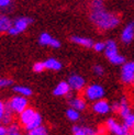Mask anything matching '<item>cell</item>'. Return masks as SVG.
Listing matches in <instances>:
<instances>
[{
  "mask_svg": "<svg viewBox=\"0 0 134 135\" xmlns=\"http://www.w3.org/2000/svg\"><path fill=\"white\" fill-rule=\"evenodd\" d=\"M89 19L96 28L102 31H108L117 28L121 21L117 13L107 10L106 7L99 10H90Z\"/></svg>",
  "mask_w": 134,
  "mask_h": 135,
  "instance_id": "obj_1",
  "label": "cell"
},
{
  "mask_svg": "<svg viewBox=\"0 0 134 135\" xmlns=\"http://www.w3.org/2000/svg\"><path fill=\"white\" fill-rule=\"evenodd\" d=\"M84 96L86 100H89V101H99V100H102L104 97V89L101 85H98V84H92L87 86L85 90H84Z\"/></svg>",
  "mask_w": 134,
  "mask_h": 135,
  "instance_id": "obj_2",
  "label": "cell"
},
{
  "mask_svg": "<svg viewBox=\"0 0 134 135\" xmlns=\"http://www.w3.org/2000/svg\"><path fill=\"white\" fill-rule=\"evenodd\" d=\"M6 103L9 105V108L12 110V112L15 114H18V115H20L24 110H26L29 108L28 98L22 97V96H18V94L15 97H12L9 101H7Z\"/></svg>",
  "mask_w": 134,
  "mask_h": 135,
  "instance_id": "obj_3",
  "label": "cell"
},
{
  "mask_svg": "<svg viewBox=\"0 0 134 135\" xmlns=\"http://www.w3.org/2000/svg\"><path fill=\"white\" fill-rule=\"evenodd\" d=\"M107 129H108L112 134L114 135H130V130L126 127L123 123H119L114 119H108L107 120Z\"/></svg>",
  "mask_w": 134,
  "mask_h": 135,
  "instance_id": "obj_4",
  "label": "cell"
},
{
  "mask_svg": "<svg viewBox=\"0 0 134 135\" xmlns=\"http://www.w3.org/2000/svg\"><path fill=\"white\" fill-rule=\"evenodd\" d=\"M121 80L126 85L134 84V62H126L121 68Z\"/></svg>",
  "mask_w": 134,
  "mask_h": 135,
  "instance_id": "obj_5",
  "label": "cell"
},
{
  "mask_svg": "<svg viewBox=\"0 0 134 135\" xmlns=\"http://www.w3.org/2000/svg\"><path fill=\"white\" fill-rule=\"evenodd\" d=\"M67 83H68L70 89L76 92H80V91L85 90V88H86L85 78L83 76L78 75V74H73V75H70L68 80H67Z\"/></svg>",
  "mask_w": 134,
  "mask_h": 135,
  "instance_id": "obj_6",
  "label": "cell"
},
{
  "mask_svg": "<svg viewBox=\"0 0 134 135\" xmlns=\"http://www.w3.org/2000/svg\"><path fill=\"white\" fill-rule=\"evenodd\" d=\"M67 98H68L69 108H71V109H75L79 112L84 111L86 109L87 103H86V100L84 98L79 97V96H74V94H71V92L67 96Z\"/></svg>",
  "mask_w": 134,
  "mask_h": 135,
  "instance_id": "obj_7",
  "label": "cell"
},
{
  "mask_svg": "<svg viewBox=\"0 0 134 135\" xmlns=\"http://www.w3.org/2000/svg\"><path fill=\"white\" fill-rule=\"evenodd\" d=\"M39 43L43 46H51L52 49H59L61 47V42L57 38H54L49 33H42L39 37Z\"/></svg>",
  "mask_w": 134,
  "mask_h": 135,
  "instance_id": "obj_8",
  "label": "cell"
},
{
  "mask_svg": "<svg viewBox=\"0 0 134 135\" xmlns=\"http://www.w3.org/2000/svg\"><path fill=\"white\" fill-rule=\"evenodd\" d=\"M36 111L33 109V108H28L26 110H24L21 114L19 115V123L21 126H23V129L26 126V125H29L31 123V121L35 118L36 115Z\"/></svg>",
  "mask_w": 134,
  "mask_h": 135,
  "instance_id": "obj_9",
  "label": "cell"
},
{
  "mask_svg": "<svg viewBox=\"0 0 134 135\" xmlns=\"http://www.w3.org/2000/svg\"><path fill=\"white\" fill-rule=\"evenodd\" d=\"M92 110L93 112H96L98 114H107L111 111V104L108 102L107 100H99V101H96L93 102L92 104Z\"/></svg>",
  "mask_w": 134,
  "mask_h": 135,
  "instance_id": "obj_10",
  "label": "cell"
},
{
  "mask_svg": "<svg viewBox=\"0 0 134 135\" xmlns=\"http://www.w3.org/2000/svg\"><path fill=\"white\" fill-rule=\"evenodd\" d=\"M33 22V19L32 18H29V17H19L17 18L15 21H13V28L17 29L20 33L21 32H24L28 26Z\"/></svg>",
  "mask_w": 134,
  "mask_h": 135,
  "instance_id": "obj_11",
  "label": "cell"
},
{
  "mask_svg": "<svg viewBox=\"0 0 134 135\" xmlns=\"http://www.w3.org/2000/svg\"><path fill=\"white\" fill-rule=\"evenodd\" d=\"M134 40V23H129L121 32V41L125 44L131 43Z\"/></svg>",
  "mask_w": 134,
  "mask_h": 135,
  "instance_id": "obj_12",
  "label": "cell"
},
{
  "mask_svg": "<svg viewBox=\"0 0 134 135\" xmlns=\"http://www.w3.org/2000/svg\"><path fill=\"white\" fill-rule=\"evenodd\" d=\"M119 53L118 51V45L117 42L113 41V40H108L106 42V50H104V55L108 59H111L112 57L117 56Z\"/></svg>",
  "mask_w": 134,
  "mask_h": 135,
  "instance_id": "obj_13",
  "label": "cell"
},
{
  "mask_svg": "<svg viewBox=\"0 0 134 135\" xmlns=\"http://www.w3.org/2000/svg\"><path fill=\"white\" fill-rule=\"evenodd\" d=\"M70 87L67 81H61L58 83L57 86L53 90V94L56 97H64V96H68L70 93Z\"/></svg>",
  "mask_w": 134,
  "mask_h": 135,
  "instance_id": "obj_14",
  "label": "cell"
},
{
  "mask_svg": "<svg viewBox=\"0 0 134 135\" xmlns=\"http://www.w3.org/2000/svg\"><path fill=\"white\" fill-rule=\"evenodd\" d=\"M71 132L74 135H99V132L89 126H79L74 125L71 127Z\"/></svg>",
  "mask_w": 134,
  "mask_h": 135,
  "instance_id": "obj_15",
  "label": "cell"
},
{
  "mask_svg": "<svg viewBox=\"0 0 134 135\" xmlns=\"http://www.w3.org/2000/svg\"><path fill=\"white\" fill-rule=\"evenodd\" d=\"M119 104H120V108H119V112L118 113L120 114V117H121L122 120H123V119H125L126 117L130 115V114L132 113L131 107H130V104H129L128 100H126L125 97H122L121 99H120Z\"/></svg>",
  "mask_w": 134,
  "mask_h": 135,
  "instance_id": "obj_16",
  "label": "cell"
},
{
  "mask_svg": "<svg viewBox=\"0 0 134 135\" xmlns=\"http://www.w3.org/2000/svg\"><path fill=\"white\" fill-rule=\"evenodd\" d=\"M13 26V21L3 13H0V33H8Z\"/></svg>",
  "mask_w": 134,
  "mask_h": 135,
  "instance_id": "obj_17",
  "label": "cell"
},
{
  "mask_svg": "<svg viewBox=\"0 0 134 135\" xmlns=\"http://www.w3.org/2000/svg\"><path fill=\"white\" fill-rule=\"evenodd\" d=\"M70 41L74 42V43H76V44H78V45H82V46L86 47V49H91V47H93V44H95V42H93L90 37L78 36V35L71 36Z\"/></svg>",
  "mask_w": 134,
  "mask_h": 135,
  "instance_id": "obj_18",
  "label": "cell"
},
{
  "mask_svg": "<svg viewBox=\"0 0 134 135\" xmlns=\"http://www.w3.org/2000/svg\"><path fill=\"white\" fill-rule=\"evenodd\" d=\"M13 122H15V113L12 112V110L9 108V105L6 103V110H4L3 118L1 120V124L4 126H8Z\"/></svg>",
  "mask_w": 134,
  "mask_h": 135,
  "instance_id": "obj_19",
  "label": "cell"
},
{
  "mask_svg": "<svg viewBox=\"0 0 134 135\" xmlns=\"http://www.w3.org/2000/svg\"><path fill=\"white\" fill-rule=\"evenodd\" d=\"M44 65H45V69L54 70V71L61 70L62 67H63L62 63L59 62L58 59H56V58H47L44 62Z\"/></svg>",
  "mask_w": 134,
  "mask_h": 135,
  "instance_id": "obj_20",
  "label": "cell"
},
{
  "mask_svg": "<svg viewBox=\"0 0 134 135\" xmlns=\"http://www.w3.org/2000/svg\"><path fill=\"white\" fill-rule=\"evenodd\" d=\"M42 122H43V119H42V117H41V114L37 112V113H36V115H35V118L31 121V123L24 127L25 132H29V131H32V130H35V129H37V127L42 126V125H43Z\"/></svg>",
  "mask_w": 134,
  "mask_h": 135,
  "instance_id": "obj_21",
  "label": "cell"
},
{
  "mask_svg": "<svg viewBox=\"0 0 134 135\" xmlns=\"http://www.w3.org/2000/svg\"><path fill=\"white\" fill-rule=\"evenodd\" d=\"M13 91H15L18 96H22V97H25L28 98L30 96H32V89L29 88V87H25V86H15L13 87Z\"/></svg>",
  "mask_w": 134,
  "mask_h": 135,
  "instance_id": "obj_22",
  "label": "cell"
},
{
  "mask_svg": "<svg viewBox=\"0 0 134 135\" xmlns=\"http://www.w3.org/2000/svg\"><path fill=\"white\" fill-rule=\"evenodd\" d=\"M7 130H8V135H24L21 131V125L16 121L7 126Z\"/></svg>",
  "mask_w": 134,
  "mask_h": 135,
  "instance_id": "obj_23",
  "label": "cell"
},
{
  "mask_svg": "<svg viewBox=\"0 0 134 135\" xmlns=\"http://www.w3.org/2000/svg\"><path fill=\"white\" fill-rule=\"evenodd\" d=\"M66 117L69 121H71V122H76V121H78L80 119V113H79V111L69 108V109H67V111H66Z\"/></svg>",
  "mask_w": 134,
  "mask_h": 135,
  "instance_id": "obj_24",
  "label": "cell"
},
{
  "mask_svg": "<svg viewBox=\"0 0 134 135\" xmlns=\"http://www.w3.org/2000/svg\"><path fill=\"white\" fill-rule=\"evenodd\" d=\"M24 135H49V131H47V129H46V126L42 125V126L37 127V129H35V130L25 132Z\"/></svg>",
  "mask_w": 134,
  "mask_h": 135,
  "instance_id": "obj_25",
  "label": "cell"
},
{
  "mask_svg": "<svg viewBox=\"0 0 134 135\" xmlns=\"http://www.w3.org/2000/svg\"><path fill=\"white\" fill-rule=\"evenodd\" d=\"M109 60H110V63L113 64V65H121V66H123V65L126 63L125 57H124L123 55H121V54H118L117 56L112 57V58L109 59Z\"/></svg>",
  "mask_w": 134,
  "mask_h": 135,
  "instance_id": "obj_26",
  "label": "cell"
},
{
  "mask_svg": "<svg viewBox=\"0 0 134 135\" xmlns=\"http://www.w3.org/2000/svg\"><path fill=\"white\" fill-rule=\"evenodd\" d=\"M123 124L131 131L134 127V113H131L125 119H123Z\"/></svg>",
  "mask_w": 134,
  "mask_h": 135,
  "instance_id": "obj_27",
  "label": "cell"
},
{
  "mask_svg": "<svg viewBox=\"0 0 134 135\" xmlns=\"http://www.w3.org/2000/svg\"><path fill=\"white\" fill-rule=\"evenodd\" d=\"M104 8V3L101 0H93L90 3V10H99Z\"/></svg>",
  "mask_w": 134,
  "mask_h": 135,
  "instance_id": "obj_28",
  "label": "cell"
},
{
  "mask_svg": "<svg viewBox=\"0 0 134 135\" xmlns=\"http://www.w3.org/2000/svg\"><path fill=\"white\" fill-rule=\"evenodd\" d=\"M13 84V80L9 78H1L0 77V88H4V87H10Z\"/></svg>",
  "mask_w": 134,
  "mask_h": 135,
  "instance_id": "obj_29",
  "label": "cell"
},
{
  "mask_svg": "<svg viewBox=\"0 0 134 135\" xmlns=\"http://www.w3.org/2000/svg\"><path fill=\"white\" fill-rule=\"evenodd\" d=\"M92 70H93V74L97 76H103V74H104V68L101 65H95Z\"/></svg>",
  "mask_w": 134,
  "mask_h": 135,
  "instance_id": "obj_30",
  "label": "cell"
},
{
  "mask_svg": "<svg viewBox=\"0 0 134 135\" xmlns=\"http://www.w3.org/2000/svg\"><path fill=\"white\" fill-rule=\"evenodd\" d=\"M93 50H95L96 52H104L106 50V43L104 42H96L95 44H93Z\"/></svg>",
  "mask_w": 134,
  "mask_h": 135,
  "instance_id": "obj_31",
  "label": "cell"
},
{
  "mask_svg": "<svg viewBox=\"0 0 134 135\" xmlns=\"http://www.w3.org/2000/svg\"><path fill=\"white\" fill-rule=\"evenodd\" d=\"M45 69V65H44V62H37L33 65V70L35 73H42L43 70Z\"/></svg>",
  "mask_w": 134,
  "mask_h": 135,
  "instance_id": "obj_32",
  "label": "cell"
},
{
  "mask_svg": "<svg viewBox=\"0 0 134 135\" xmlns=\"http://www.w3.org/2000/svg\"><path fill=\"white\" fill-rule=\"evenodd\" d=\"M12 3L13 2L10 0H0V9H9Z\"/></svg>",
  "mask_w": 134,
  "mask_h": 135,
  "instance_id": "obj_33",
  "label": "cell"
},
{
  "mask_svg": "<svg viewBox=\"0 0 134 135\" xmlns=\"http://www.w3.org/2000/svg\"><path fill=\"white\" fill-rule=\"evenodd\" d=\"M4 110H6V102H3L2 100H0V122H1V120L3 118Z\"/></svg>",
  "mask_w": 134,
  "mask_h": 135,
  "instance_id": "obj_34",
  "label": "cell"
},
{
  "mask_svg": "<svg viewBox=\"0 0 134 135\" xmlns=\"http://www.w3.org/2000/svg\"><path fill=\"white\" fill-rule=\"evenodd\" d=\"M0 135H8V130H7V126L0 124Z\"/></svg>",
  "mask_w": 134,
  "mask_h": 135,
  "instance_id": "obj_35",
  "label": "cell"
},
{
  "mask_svg": "<svg viewBox=\"0 0 134 135\" xmlns=\"http://www.w3.org/2000/svg\"><path fill=\"white\" fill-rule=\"evenodd\" d=\"M119 108H120L119 102H114V103L111 104V110H112L113 112H119Z\"/></svg>",
  "mask_w": 134,
  "mask_h": 135,
  "instance_id": "obj_36",
  "label": "cell"
},
{
  "mask_svg": "<svg viewBox=\"0 0 134 135\" xmlns=\"http://www.w3.org/2000/svg\"><path fill=\"white\" fill-rule=\"evenodd\" d=\"M19 31L17 30V29H15V28H13V26H12V28L9 30V32H8V34H10V35H18L19 34Z\"/></svg>",
  "mask_w": 134,
  "mask_h": 135,
  "instance_id": "obj_37",
  "label": "cell"
},
{
  "mask_svg": "<svg viewBox=\"0 0 134 135\" xmlns=\"http://www.w3.org/2000/svg\"><path fill=\"white\" fill-rule=\"evenodd\" d=\"M131 134H132V135H134V127H133V129L131 130Z\"/></svg>",
  "mask_w": 134,
  "mask_h": 135,
  "instance_id": "obj_38",
  "label": "cell"
},
{
  "mask_svg": "<svg viewBox=\"0 0 134 135\" xmlns=\"http://www.w3.org/2000/svg\"><path fill=\"white\" fill-rule=\"evenodd\" d=\"M0 124H1V122H0Z\"/></svg>",
  "mask_w": 134,
  "mask_h": 135,
  "instance_id": "obj_39",
  "label": "cell"
}]
</instances>
